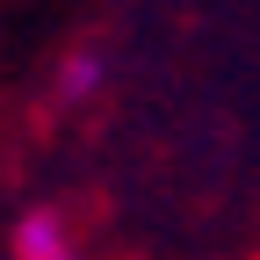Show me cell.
<instances>
[{
    "label": "cell",
    "mask_w": 260,
    "mask_h": 260,
    "mask_svg": "<svg viewBox=\"0 0 260 260\" xmlns=\"http://www.w3.org/2000/svg\"><path fill=\"white\" fill-rule=\"evenodd\" d=\"M15 253H22V260H73V239H65V224H58V217L37 210V217L15 232Z\"/></svg>",
    "instance_id": "cell-1"
}]
</instances>
